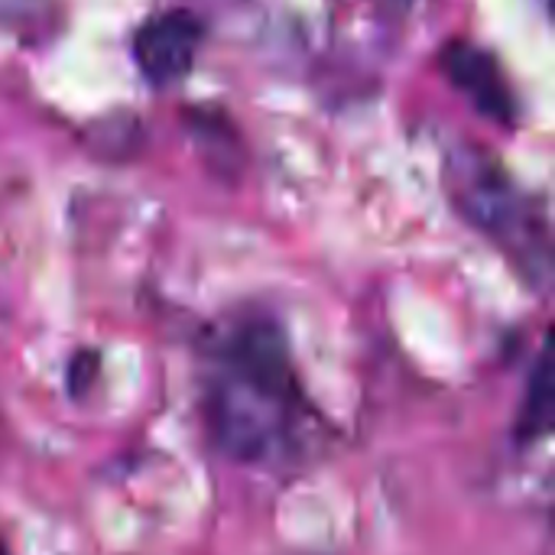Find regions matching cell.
<instances>
[{
	"label": "cell",
	"instance_id": "1",
	"mask_svg": "<svg viewBox=\"0 0 555 555\" xmlns=\"http://www.w3.org/2000/svg\"><path fill=\"white\" fill-rule=\"evenodd\" d=\"M202 423L218 455L247 468H289L315 446L322 416L273 315L244 312L208 341Z\"/></svg>",
	"mask_w": 555,
	"mask_h": 555
},
{
	"label": "cell",
	"instance_id": "5",
	"mask_svg": "<svg viewBox=\"0 0 555 555\" xmlns=\"http://www.w3.org/2000/svg\"><path fill=\"white\" fill-rule=\"evenodd\" d=\"M553 348H550V338H546L540 354H537V364H533V374H530V384H527V393H524V403H520V413H517V423H514L517 442L533 446V442L546 439L550 429H553Z\"/></svg>",
	"mask_w": 555,
	"mask_h": 555
},
{
	"label": "cell",
	"instance_id": "7",
	"mask_svg": "<svg viewBox=\"0 0 555 555\" xmlns=\"http://www.w3.org/2000/svg\"><path fill=\"white\" fill-rule=\"evenodd\" d=\"M540 3H543V7H550V0H540Z\"/></svg>",
	"mask_w": 555,
	"mask_h": 555
},
{
	"label": "cell",
	"instance_id": "3",
	"mask_svg": "<svg viewBox=\"0 0 555 555\" xmlns=\"http://www.w3.org/2000/svg\"><path fill=\"white\" fill-rule=\"evenodd\" d=\"M205 23L192 10H166L150 16L133 36V59L153 88L179 85L202 49Z\"/></svg>",
	"mask_w": 555,
	"mask_h": 555
},
{
	"label": "cell",
	"instance_id": "6",
	"mask_svg": "<svg viewBox=\"0 0 555 555\" xmlns=\"http://www.w3.org/2000/svg\"><path fill=\"white\" fill-rule=\"evenodd\" d=\"M0 555H10V550H7V543L0 540Z\"/></svg>",
	"mask_w": 555,
	"mask_h": 555
},
{
	"label": "cell",
	"instance_id": "4",
	"mask_svg": "<svg viewBox=\"0 0 555 555\" xmlns=\"http://www.w3.org/2000/svg\"><path fill=\"white\" fill-rule=\"evenodd\" d=\"M439 68L449 78V85L462 91L481 117L494 120L498 127L517 124V98L494 52L468 39H452L439 52Z\"/></svg>",
	"mask_w": 555,
	"mask_h": 555
},
{
	"label": "cell",
	"instance_id": "2",
	"mask_svg": "<svg viewBox=\"0 0 555 555\" xmlns=\"http://www.w3.org/2000/svg\"><path fill=\"white\" fill-rule=\"evenodd\" d=\"M446 192L459 218L488 237L530 289L546 296L555 270L546 205L517 185L511 172L478 146H459L449 153Z\"/></svg>",
	"mask_w": 555,
	"mask_h": 555
}]
</instances>
